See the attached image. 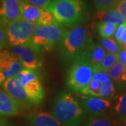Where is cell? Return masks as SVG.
<instances>
[{
	"instance_id": "obj_1",
	"label": "cell",
	"mask_w": 126,
	"mask_h": 126,
	"mask_svg": "<svg viewBox=\"0 0 126 126\" xmlns=\"http://www.w3.org/2000/svg\"><path fill=\"white\" fill-rule=\"evenodd\" d=\"M85 111L72 94L62 93L55 97L51 113L64 126H79L84 118Z\"/></svg>"
},
{
	"instance_id": "obj_2",
	"label": "cell",
	"mask_w": 126,
	"mask_h": 126,
	"mask_svg": "<svg viewBox=\"0 0 126 126\" xmlns=\"http://www.w3.org/2000/svg\"><path fill=\"white\" fill-rule=\"evenodd\" d=\"M93 43L88 27L78 25L67 30L60 43L61 55L68 63L74 61Z\"/></svg>"
},
{
	"instance_id": "obj_3",
	"label": "cell",
	"mask_w": 126,
	"mask_h": 126,
	"mask_svg": "<svg viewBox=\"0 0 126 126\" xmlns=\"http://www.w3.org/2000/svg\"><path fill=\"white\" fill-rule=\"evenodd\" d=\"M45 9L52 12L63 26H74L85 20L86 8L83 0H52Z\"/></svg>"
},
{
	"instance_id": "obj_4",
	"label": "cell",
	"mask_w": 126,
	"mask_h": 126,
	"mask_svg": "<svg viewBox=\"0 0 126 126\" xmlns=\"http://www.w3.org/2000/svg\"><path fill=\"white\" fill-rule=\"evenodd\" d=\"M94 74V66L82 57H79L74 61L68 72L67 86L72 91L80 93L93 80Z\"/></svg>"
},
{
	"instance_id": "obj_5",
	"label": "cell",
	"mask_w": 126,
	"mask_h": 126,
	"mask_svg": "<svg viewBox=\"0 0 126 126\" xmlns=\"http://www.w3.org/2000/svg\"><path fill=\"white\" fill-rule=\"evenodd\" d=\"M67 30L60 24L39 25L36 28L30 41L39 50H51L60 43Z\"/></svg>"
},
{
	"instance_id": "obj_6",
	"label": "cell",
	"mask_w": 126,
	"mask_h": 126,
	"mask_svg": "<svg viewBox=\"0 0 126 126\" xmlns=\"http://www.w3.org/2000/svg\"><path fill=\"white\" fill-rule=\"evenodd\" d=\"M4 26L9 44L17 46L27 44L32 40L38 24L20 19Z\"/></svg>"
},
{
	"instance_id": "obj_7",
	"label": "cell",
	"mask_w": 126,
	"mask_h": 126,
	"mask_svg": "<svg viewBox=\"0 0 126 126\" xmlns=\"http://www.w3.org/2000/svg\"><path fill=\"white\" fill-rule=\"evenodd\" d=\"M11 50L12 53L19 58L25 68L36 69L43 64L42 58L40 55L41 51L30 41L23 45L14 46Z\"/></svg>"
},
{
	"instance_id": "obj_8",
	"label": "cell",
	"mask_w": 126,
	"mask_h": 126,
	"mask_svg": "<svg viewBox=\"0 0 126 126\" xmlns=\"http://www.w3.org/2000/svg\"><path fill=\"white\" fill-rule=\"evenodd\" d=\"M25 67L17 55L8 50L1 51L0 58V81L2 84L5 80L16 77Z\"/></svg>"
},
{
	"instance_id": "obj_9",
	"label": "cell",
	"mask_w": 126,
	"mask_h": 126,
	"mask_svg": "<svg viewBox=\"0 0 126 126\" xmlns=\"http://www.w3.org/2000/svg\"><path fill=\"white\" fill-rule=\"evenodd\" d=\"M3 88L18 102L20 109H26L32 105L27 96L25 87L16 77H11L5 80L3 83Z\"/></svg>"
},
{
	"instance_id": "obj_10",
	"label": "cell",
	"mask_w": 126,
	"mask_h": 126,
	"mask_svg": "<svg viewBox=\"0 0 126 126\" xmlns=\"http://www.w3.org/2000/svg\"><path fill=\"white\" fill-rule=\"evenodd\" d=\"M23 0H1V24L6 25L22 18L21 7Z\"/></svg>"
},
{
	"instance_id": "obj_11",
	"label": "cell",
	"mask_w": 126,
	"mask_h": 126,
	"mask_svg": "<svg viewBox=\"0 0 126 126\" xmlns=\"http://www.w3.org/2000/svg\"><path fill=\"white\" fill-rule=\"evenodd\" d=\"M111 105V102L107 99L101 97L90 96L85 97L82 101V106L86 112L94 115L103 113Z\"/></svg>"
},
{
	"instance_id": "obj_12",
	"label": "cell",
	"mask_w": 126,
	"mask_h": 126,
	"mask_svg": "<svg viewBox=\"0 0 126 126\" xmlns=\"http://www.w3.org/2000/svg\"><path fill=\"white\" fill-rule=\"evenodd\" d=\"M21 109L18 102L12 98L6 91L0 92V113L1 116H14Z\"/></svg>"
},
{
	"instance_id": "obj_13",
	"label": "cell",
	"mask_w": 126,
	"mask_h": 126,
	"mask_svg": "<svg viewBox=\"0 0 126 126\" xmlns=\"http://www.w3.org/2000/svg\"><path fill=\"white\" fill-rule=\"evenodd\" d=\"M27 118L31 126H64L53 114L43 111L33 113Z\"/></svg>"
},
{
	"instance_id": "obj_14",
	"label": "cell",
	"mask_w": 126,
	"mask_h": 126,
	"mask_svg": "<svg viewBox=\"0 0 126 126\" xmlns=\"http://www.w3.org/2000/svg\"><path fill=\"white\" fill-rule=\"evenodd\" d=\"M107 53L106 50L102 46L93 42L83 51L80 57L85 59L94 67L97 65L104 58Z\"/></svg>"
},
{
	"instance_id": "obj_15",
	"label": "cell",
	"mask_w": 126,
	"mask_h": 126,
	"mask_svg": "<svg viewBox=\"0 0 126 126\" xmlns=\"http://www.w3.org/2000/svg\"><path fill=\"white\" fill-rule=\"evenodd\" d=\"M32 104H39L44 98V91L39 79L27 83L24 86Z\"/></svg>"
},
{
	"instance_id": "obj_16",
	"label": "cell",
	"mask_w": 126,
	"mask_h": 126,
	"mask_svg": "<svg viewBox=\"0 0 126 126\" xmlns=\"http://www.w3.org/2000/svg\"><path fill=\"white\" fill-rule=\"evenodd\" d=\"M97 17L101 22L112 23L116 26H119L126 22L124 16L116 9V7L106 11H98L97 13Z\"/></svg>"
},
{
	"instance_id": "obj_17",
	"label": "cell",
	"mask_w": 126,
	"mask_h": 126,
	"mask_svg": "<svg viewBox=\"0 0 126 126\" xmlns=\"http://www.w3.org/2000/svg\"><path fill=\"white\" fill-rule=\"evenodd\" d=\"M44 9L28 4L23 1L21 7L22 18L30 22L37 23Z\"/></svg>"
},
{
	"instance_id": "obj_18",
	"label": "cell",
	"mask_w": 126,
	"mask_h": 126,
	"mask_svg": "<svg viewBox=\"0 0 126 126\" xmlns=\"http://www.w3.org/2000/svg\"><path fill=\"white\" fill-rule=\"evenodd\" d=\"M118 61V53H107L104 58L94 67V72H109Z\"/></svg>"
},
{
	"instance_id": "obj_19",
	"label": "cell",
	"mask_w": 126,
	"mask_h": 126,
	"mask_svg": "<svg viewBox=\"0 0 126 126\" xmlns=\"http://www.w3.org/2000/svg\"><path fill=\"white\" fill-rule=\"evenodd\" d=\"M109 74L113 81L118 83L126 81V67L118 61L109 71Z\"/></svg>"
},
{
	"instance_id": "obj_20",
	"label": "cell",
	"mask_w": 126,
	"mask_h": 126,
	"mask_svg": "<svg viewBox=\"0 0 126 126\" xmlns=\"http://www.w3.org/2000/svg\"><path fill=\"white\" fill-rule=\"evenodd\" d=\"M19 81L22 83L23 86H25L30 81L38 80L40 79V74L36 69H32L28 68H24L16 76Z\"/></svg>"
},
{
	"instance_id": "obj_21",
	"label": "cell",
	"mask_w": 126,
	"mask_h": 126,
	"mask_svg": "<svg viewBox=\"0 0 126 126\" xmlns=\"http://www.w3.org/2000/svg\"><path fill=\"white\" fill-rule=\"evenodd\" d=\"M81 94L94 97H101V83L93 79L80 93Z\"/></svg>"
},
{
	"instance_id": "obj_22",
	"label": "cell",
	"mask_w": 126,
	"mask_h": 126,
	"mask_svg": "<svg viewBox=\"0 0 126 126\" xmlns=\"http://www.w3.org/2000/svg\"><path fill=\"white\" fill-rule=\"evenodd\" d=\"M117 27L118 26L112 23L101 22L97 25V30L99 34L102 38H109L115 34Z\"/></svg>"
},
{
	"instance_id": "obj_23",
	"label": "cell",
	"mask_w": 126,
	"mask_h": 126,
	"mask_svg": "<svg viewBox=\"0 0 126 126\" xmlns=\"http://www.w3.org/2000/svg\"><path fill=\"white\" fill-rule=\"evenodd\" d=\"M113 111L123 121H126V93L121 95L113 107Z\"/></svg>"
},
{
	"instance_id": "obj_24",
	"label": "cell",
	"mask_w": 126,
	"mask_h": 126,
	"mask_svg": "<svg viewBox=\"0 0 126 126\" xmlns=\"http://www.w3.org/2000/svg\"><path fill=\"white\" fill-rule=\"evenodd\" d=\"M101 46L106 50L107 53H118L122 48L121 46L118 44L116 39L112 37L103 38L101 40Z\"/></svg>"
},
{
	"instance_id": "obj_25",
	"label": "cell",
	"mask_w": 126,
	"mask_h": 126,
	"mask_svg": "<svg viewBox=\"0 0 126 126\" xmlns=\"http://www.w3.org/2000/svg\"><path fill=\"white\" fill-rule=\"evenodd\" d=\"M57 23H58L57 22L53 14L45 9H44L43 12L41 14L39 19L37 22V24L39 25H50Z\"/></svg>"
},
{
	"instance_id": "obj_26",
	"label": "cell",
	"mask_w": 126,
	"mask_h": 126,
	"mask_svg": "<svg viewBox=\"0 0 126 126\" xmlns=\"http://www.w3.org/2000/svg\"><path fill=\"white\" fill-rule=\"evenodd\" d=\"M121 0H94L96 9L98 11H106L116 8Z\"/></svg>"
},
{
	"instance_id": "obj_27",
	"label": "cell",
	"mask_w": 126,
	"mask_h": 126,
	"mask_svg": "<svg viewBox=\"0 0 126 126\" xmlns=\"http://www.w3.org/2000/svg\"><path fill=\"white\" fill-rule=\"evenodd\" d=\"M87 126H117V125L109 118L99 116L91 119Z\"/></svg>"
},
{
	"instance_id": "obj_28",
	"label": "cell",
	"mask_w": 126,
	"mask_h": 126,
	"mask_svg": "<svg viewBox=\"0 0 126 126\" xmlns=\"http://www.w3.org/2000/svg\"><path fill=\"white\" fill-rule=\"evenodd\" d=\"M115 88L111 79L101 83V97L107 98L114 94Z\"/></svg>"
},
{
	"instance_id": "obj_29",
	"label": "cell",
	"mask_w": 126,
	"mask_h": 126,
	"mask_svg": "<svg viewBox=\"0 0 126 126\" xmlns=\"http://www.w3.org/2000/svg\"><path fill=\"white\" fill-rule=\"evenodd\" d=\"M93 79L97 80L102 83L110 80L111 78L107 72H94Z\"/></svg>"
},
{
	"instance_id": "obj_30",
	"label": "cell",
	"mask_w": 126,
	"mask_h": 126,
	"mask_svg": "<svg viewBox=\"0 0 126 126\" xmlns=\"http://www.w3.org/2000/svg\"><path fill=\"white\" fill-rule=\"evenodd\" d=\"M23 1L28 4L36 6L42 9H46L51 1V0H23Z\"/></svg>"
},
{
	"instance_id": "obj_31",
	"label": "cell",
	"mask_w": 126,
	"mask_h": 126,
	"mask_svg": "<svg viewBox=\"0 0 126 126\" xmlns=\"http://www.w3.org/2000/svg\"><path fill=\"white\" fill-rule=\"evenodd\" d=\"M126 22L124 23L123 24H122L121 25L118 26L117 30L115 32V34H114V36H115V39L118 42V44L119 45L121 46V38L123 36V34L124 33V32L126 30Z\"/></svg>"
},
{
	"instance_id": "obj_32",
	"label": "cell",
	"mask_w": 126,
	"mask_h": 126,
	"mask_svg": "<svg viewBox=\"0 0 126 126\" xmlns=\"http://www.w3.org/2000/svg\"><path fill=\"white\" fill-rule=\"evenodd\" d=\"M0 45H1V49L4 48L6 43V40L7 39V34H6V27L4 25L1 24V30H0Z\"/></svg>"
},
{
	"instance_id": "obj_33",
	"label": "cell",
	"mask_w": 126,
	"mask_h": 126,
	"mask_svg": "<svg viewBox=\"0 0 126 126\" xmlns=\"http://www.w3.org/2000/svg\"><path fill=\"white\" fill-rule=\"evenodd\" d=\"M116 9L121 12L126 20V0H121L117 5Z\"/></svg>"
},
{
	"instance_id": "obj_34",
	"label": "cell",
	"mask_w": 126,
	"mask_h": 126,
	"mask_svg": "<svg viewBox=\"0 0 126 126\" xmlns=\"http://www.w3.org/2000/svg\"><path fill=\"white\" fill-rule=\"evenodd\" d=\"M118 62L123 64L126 67V50L121 48L118 53Z\"/></svg>"
},
{
	"instance_id": "obj_35",
	"label": "cell",
	"mask_w": 126,
	"mask_h": 126,
	"mask_svg": "<svg viewBox=\"0 0 126 126\" xmlns=\"http://www.w3.org/2000/svg\"><path fill=\"white\" fill-rule=\"evenodd\" d=\"M126 45V29L123 34V36L121 38V46H123Z\"/></svg>"
}]
</instances>
